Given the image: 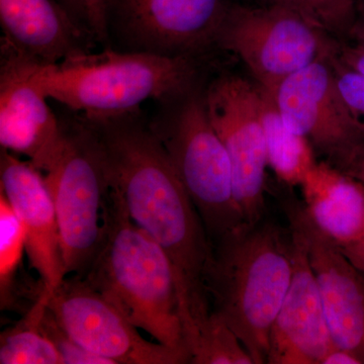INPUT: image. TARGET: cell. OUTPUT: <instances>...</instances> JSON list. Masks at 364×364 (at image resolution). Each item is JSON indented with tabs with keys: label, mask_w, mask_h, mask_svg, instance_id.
<instances>
[{
	"label": "cell",
	"mask_w": 364,
	"mask_h": 364,
	"mask_svg": "<svg viewBox=\"0 0 364 364\" xmlns=\"http://www.w3.org/2000/svg\"><path fill=\"white\" fill-rule=\"evenodd\" d=\"M48 100H54L90 123L136 114L146 100L164 102L193 90L191 57L144 51L85 53L48 65L2 57Z\"/></svg>",
	"instance_id": "2"
},
{
	"label": "cell",
	"mask_w": 364,
	"mask_h": 364,
	"mask_svg": "<svg viewBox=\"0 0 364 364\" xmlns=\"http://www.w3.org/2000/svg\"><path fill=\"white\" fill-rule=\"evenodd\" d=\"M334 40L343 38L359 16L358 0H270Z\"/></svg>",
	"instance_id": "21"
},
{
	"label": "cell",
	"mask_w": 364,
	"mask_h": 364,
	"mask_svg": "<svg viewBox=\"0 0 364 364\" xmlns=\"http://www.w3.org/2000/svg\"><path fill=\"white\" fill-rule=\"evenodd\" d=\"M261 119L267 145L268 167L287 186H301L308 172L317 162L315 150L308 140L287 126L272 95L262 87Z\"/></svg>",
	"instance_id": "18"
},
{
	"label": "cell",
	"mask_w": 364,
	"mask_h": 364,
	"mask_svg": "<svg viewBox=\"0 0 364 364\" xmlns=\"http://www.w3.org/2000/svg\"><path fill=\"white\" fill-rule=\"evenodd\" d=\"M333 54L343 65L364 76V14L359 13L349 32L335 42Z\"/></svg>",
	"instance_id": "26"
},
{
	"label": "cell",
	"mask_w": 364,
	"mask_h": 364,
	"mask_svg": "<svg viewBox=\"0 0 364 364\" xmlns=\"http://www.w3.org/2000/svg\"><path fill=\"white\" fill-rule=\"evenodd\" d=\"M284 210L287 220L299 228L305 238L333 341L364 364L363 273L339 245L318 231L303 205L287 203Z\"/></svg>",
	"instance_id": "12"
},
{
	"label": "cell",
	"mask_w": 364,
	"mask_h": 364,
	"mask_svg": "<svg viewBox=\"0 0 364 364\" xmlns=\"http://www.w3.org/2000/svg\"><path fill=\"white\" fill-rule=\"evenodd\" d=\"M293 268L291 232L272 224L260 223L215 245L208 282L213 312L233 330L254 364L267 363L270 332Z\"/></svg>",
	"instance_id": "4"
},
{
	"label": "cell",
	"mask_w": 364,
	"mask_h": 364,
	"mask_svg": "<svg viewBox=\"0 0 364 364\" xmlns=\"http://www.w3.org/2000/svg\"><path fill=\"white\" fill-rule=\"evenodd\" d=\"M26 250V235L18 215L0 191V303L4 310L14 299V279Z\"/></svg>",
	"instance_id": "22"
},
{
	"label": "cell",
	"mask_w": 364,
	"mask_h": 364,
	"mask_svg": "<svg viewBox=\"0 0 364 364\" xmlns=\"http://www.w3.org/2000/svg\"><path fill=\"white\" fill-rule=\"evenodd\" d=\"M48 306L36 301L26 317L1 333V364H64L55 345L41 328Z\"/></svg>",
	"instance_id": "19"
},
{
	"label": "cell",
	"mask_w": 364,
	"mask_h": 364,
	"mask_svg": "<svg viewBox=\"0 0 364 364\" xmlns=\"http://www.w3.org/2000/svg\"><path fill=\"white\" fill-rule=\"evenodd\" d=\"M43 332L59 351L64 364H111L107 359L91 353L76 343L57 322L50 309H46L41 318Z\"/></svg>",
	"instance_id": "23"
},
{
	"label": "cell",
	"mask_w": 364,
	"mask_h": 364,
	"mask_svg": "<svg viewBox=\"0 0 364 364\" xmlns=\"http://www.w3.org/2000/svg\"><path fill=\"white\" fill-rule=\"evenodd\" d=\"M47 306L76 343L111 364L191 363L186 352L141 336L138 328L82 277L64 280Z\"/></svg>",
	"instance_id": "10"
},
{
	"label": "cell",
	"mask_w": 364,
	"mask_h": 364,
	"mask_svg": "<svg viewBox=\"0 0 364 364\" xmlns=\"http://www.w3.org/2000/svg\"><path fill=\"white\" fill-rule=\"evenodd\" d=\"M170 109L149 124L195 203L214 245L249 229L234 196L226 148L205 109L203 95L188 91L164 102Z\"/></svg>",
	"instance_id": "5"
},
{
	"label": "cell",
	"mask_w": 364,
	"mask_h": 364,
	"mask_svg": "<svg viewBox=\"0 0 364 364\" xmlns=\"http://www.w3.org/2000/svg\"><path fill=\"white\" fill-rule=\"evenodd\" d=\"M59 2L95 42H107L109 26L105 0H59Z\"/></svg>",
	"instance_id": "24"
},
{
	"label": "cell",
	"mask_w": 364,
	"mask_h": 364,
	"mask_svg": "<svg viewBox=\"0 0 364 364\" xmlns=\"http://www.w3.org/2000/svg\"><path fill=\"white\" fill-rule=\"evenodd\" d=\"M0 191L23 225L26 252L40 277L37 301L48 305L66 279L56 208L45 177L28 161L2 149Z\"/></svg>",
	"instance_id": "13"
},
{
	"label": "cell",
	"mask_w": 364,
	"mask_h": 364,
	"mask_svg": "<svg viewBox=\"0 0 364 364\" xmlns=\"http://www.w3.org/2000/svg\"><path fill=\"white\" fill-rule=\"evenodd\" d=\"M43 173L58 218L66 279L82 277L102 241L109 191L107 159L97 130L85 119L65 127L64 142Z\"/></svg>",
	"instance_id": "6"
},
{
	"label": "cell",
	"mask_w": 364,
	"mask_h": 364,
	"mask_svg": "<svg viewBox=\"0 0 364 364\" xmlns=\"http://www.w3.org/2000/svg\"><path fill=\"white\" fill-rule=\"evenodd\" d=\"M2 57L48 65L90 53L91 38L54 0H0Z\"/></svg>",
	"instance_id": "15"
},
{
	"label": "cell",
	"mask_w": 364,
	"mask_h": 364,
	"mask_svg": "<svg viewBox=\"0 0 364 364\" xmlns=\"http://www.w3.org/2000/svg\"><path fill=\"white\" fill-rule=\"evenodd\" d=\"M90 124L104 146L109 186L121 196L132 221L168 256L188 344L213 313L208 282L214 243L149 124L136 114Z\"/></svg>",
	"instance_id": "1"
},
{
	"label": "cell",
	"mask_w": 364,
	"mask_h": 364,
	"mask_svg": "<svg viewBox=\"0 0 364 364\" xmlns=\"http://www.w3.org/2000/svg\"><path fill=\"white\" fill-rule=\"evenodd\" d=\"M331 64L340 95L352 117L364 132V76L343 65L333 52Z\"/></svg>",
	"instance_id": "25"
},
{
	"label": "cell",
	"mask_w": 364,
	"mask_h": 364,
	"mask_svg": "<svg viewBox=\"0 0 364 364\" xmlns=\"http://www.w3.org/2000/svg\"><path fill=\"white\" fill-rule=\"evenodd\" d=\"M332 52L289 76L270 95L287 126L325 161L342 169L364 142V132L340 95Z\"/></svg>",
	"instance_id": "9"
},
{
	"label": "cell",
	"mask_w": 364,
	"mask_h": 364,
	"mask_svg": "<svg viewBox=\"0 0 364 364\" xmlns=\"http://www.w3.org/2000/svg\"><path fill=\"white\" fill-rule=\"evenodd\" d=\"M109 30L134 51L191 57L213 43L229 0H105Z\"/></svg>",
	"instance_id": "11"
},
{
	"label": "cell",
	"mask_w": 364,
	"mask_h": 364,
	"mask_svg": "<svg viewBox=\"0 0 364 364\" xmlns=\"http://www.w3.org/2000/svg\"><path fill=\"white\" fill-rule=\"evenodd\" d=\"M340 170L364 183V142L356 148L343 168Z\"/></svg>",
	"instance_id": "27"
},
{
	"label": "cell",
	"mask_w": 364,
	"mask_h": 364,
	"mask_svg": "<svg viewBox=\"0 0 364 364\" xmlns=\"http://www.w3.org/2000/svg\"><path fill=\"white\" fill-rule=\"evenodd\" d=\"M203 95L208 116L231 162L234 196L246 226L260 224L268 167L261 87L237 75L215 79Z\"/></svg>",
	"instance_id": "8"
},
{
	"label": "cell",
	"mask_w": 364,
	"mask_h": 364,
	"mask_svg": "<svg viewBox=\"0 0 364 364\" xmlns=\"http://www.w3.org/2000/svg\"><path fill=\"white\" fill-rule=\"evenodd\" d=\"M293 239L291 282L270 332L268 364H321L333 341L303 234L289 221Z\"/></svg>",
	"instance_id": "14"
},
{
	"label": "cell",
	"mask_w": 364,
	"mask_h": 364,
	"mask_svg": "<svg viewBox=\"0 0 364 364\" xmlns=\"http://www.w3.org/2000/svg\"><path fill=\"white\" fill-rule=\"evenodd\" d=\"M342 252L359 272L364 274V237L345 246H339Z\"/></svg>",
	"instance_id": "28"
},
{
	"label": "cell",
	"mask_w": 364,
	"mask_h": 364,
	"mask_svg": "<svg viewBox=\"0 0 364 364\" xmlns=\"http://www.w3.org/2000/svg\"><path fill=\"white\" fill-rule=\"evenodd\" d=\"M321 364H361L359 359L350 352L335 346L326 354Z\"/></svg>",
	"instance_id": "29"
},
{
	"label": "cell",
	"mask_w": 364,
	"mask_h": 364,
	"mask_svg": "<svg viewBox=\"0 0 364 364\" xmlns=\"http://www.w3.org/2000/svg\"><path fill=\"white\" fill-rule=\"evenodd\" d=\"M336 40L284 7L232 4L215 44L238 57L272 93L289 76L330 54Z\"/></svg>",
	"instance_id": "7"
},
{
	"label": "cell",
	"mask_w": 364,
	"mask_h": 364,
	"mask_svg": "<svg viewBox=\"0 0 364 364\" xmlns=\"http://www.w3.org/2000/svg\"><path fill=\"white\" fill-rule=\"evenodd\" d=\"M188 348L193 364H254L241 340L215 312L196 330Z\"/></svg>",
	"instance_id": "20"
},
{
	"label": "cell",
	"mask_w": 364,
	"mask_h": 364,
	"mask_svg": "<svg viewBox=\"0 0 364 364\" xmlns=\"http://www.w3.org/2000/svg\"><path fill=\"white\" fill-rule=\"evenodd\" d=\"M65 127L59 123L48 98L31 85L11 62L2 60L0 76V144L23 155L44 172L61 148Z\"/></svg>",
	"instance_id": "16"
},
{
	"label": "cell",
	"mask_w": 364,
	"mask_h": 364,
	"mask_svg": "<svg viewBox=\"0 0 364 364\" xmlns=\"http://www.w3.org/2000/svg\"><path fill=\"white\" fill-rule=\"evenodd\" d=\"M359 13L364 14V0H358Z\"/></svg>",
	"instance_id": "30"
},
{
	"label": "cell",
	"mask_w": 364,
	"mask_h": 364,
	"mask_svg": "<svg viewBox=\"0 0 364 364\" xmlns=\"http://www.w3.org/2000/svg\"><path fill=\"white\" fill-rule=\"evenodd\" d=\"M304 210L321 233L339 246L364 237V183L317 161L301 184Z\"/></svg>",
	"instance_id": "17"
},
{
	"label": "cell",
	"mask_w": 364,
	"mask_h": 364,
	"mask_svg": "<svg viewBox=\"0 0 364 364\" xmlns=\"http://www.w3.org/2000/svg\"><path fill=\"white\" fill-rule=\"evenodd\" d=\"M82 279L158 343L189 354L168 256L132 221L121 196L111 186L102 241Z\"/></svg>",
	"instance_id": "3"
}]
</instances>
